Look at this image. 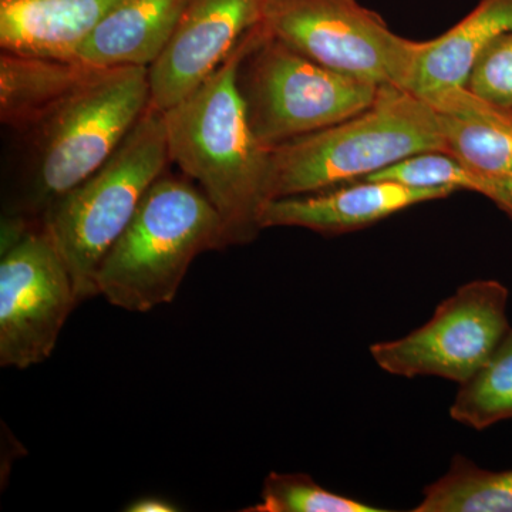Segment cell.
I'll return each mask as SVG.
<instances>
[{"label":"cell","mask_w":512,"mask_h":512,"mask_svg":"<svg viewBox=\"0 0 512 512\" xmlns=\"http://www.w3.org/2000/svg\"><path fill=\"white\" fill-rule=\"evenodd\" d=\"M150 106L148 67L106 70L32 130L3 187L2 220L42 222L50 208L106 163Z\"/></svg>","instance_id":"6da1fadb"},{"label":"cell","mask_w":512,"mask_h":512,"mask_svg":"<svg viewBox=\"0 0 512 512\" xmlns=\"http://www.w3.org/2000/svg\"><path fill=\"white\" fill-rule=\"evenodd\" d=\"M258 28L207 82L163 111L170 161L220 212L229 247L255 241L271 201L269 150L252 133L237 84L239 63Z\"/></svg>","instance_id":"7a4b0ae2"},{"label":"cell","mask_w":512,"mask_h":512,"mask_svg":"<svg viewBox=\"0 0 512 512\" xmlns=\"http://www.w3.org/2000/svg\"><path fill=\"white\" fill-rule=\"evenodd\" d=\"M229 247L214 204L188 177L164 173L97 271V292L116 308L150 312L171 303L194 259Z\"/></svg>","instance_id":"3957f363"},{"label":"cell","mask_w":512,"mask_h":512,"mask_svg":"<svg viewBox=\"0 0 512 512\" xmlns=\"http://www.w3.org/2000/svg\"><path fill=\"white\" fill-rule=\"evenodd\" d=\"M427 151L444 153L439 111L409 90L383 87L369 109L271 148L269 195L330 190Z\"/></svg>","instance_id":"277c9868"},{"label":"cell","mask_w":512,"mask_h":512,"mask_svg":"<svg viewBox=\"0 0 512 512\" xmlns=\"http://www.w3.org/2000/svg\"><path fill=\"white\" fill-rule=\"evenodd\" d=\"M170 163L163 111L148 106L109 160L43 218L80 302L99 295L96 276L101 261Z\"/></svg>","instance_id":"5b68a950"},{"label":"cell","mask_w":512,"mask_h":512,"mask_svg":"<svg viewBox=\"0 0 512 512\" xmlns=\"http://www.w3.org/2000/svg\"><path fill=\"white\" fill-rule=\"evenodd\" d=\"M237 84L252 133L268 150L369 109L383 90L309 59L264 23L239 63Z\"/></svg>","instance_id":"8992f818"},{"label":"cell","mask_w":512,"mask_h":512,"mask_svg":"<svg viewBox=\"0 0 512 512\" xmlns=\"http://www.w3.org/2000/svg\"><path fill=\"white\" fill-rule=\"evenodd\" d=\"M77 303L45 224L2 220L0 365L25 370L49 359Z\"/></svg>","instance_id":"52a82bcc"},{"label":"cell","mask_w":512,"mask_h":512,"mask_svg":"<svg viewBox=\"0 0 512 512\" xmlns=\"http://www.w3.org/2000/svg\"><path fill=\"white\" fill-rule=\"evenodd\" d=\"M264 25L286 45L335 72L409 90L420 42L396 35L356 0H271Z\"/></svg>","instance_id":"ba28073f"},{"label":"cell","mask_w":512,"mask_h":512,"mask_svg":"<svg viewBox=\"0 0 512 512\" xmlns=\"http://www.w3.org/2000/svg\"><path fill=\"white\" fill-rule=\"evenodd\" d=\"M508 301L510 291L500 281L467 282L437 305L429 322L403 338L375 343L370 355L389 375L440 377L461 386L511 329Z\"/></svg>","instance_id":"9c48e42d"},{"label":"cell","mask_w":512,"mask_h":512,"mask_svg":"<svg viewBox=\"0 0 512 512\" xmlns=\"http://www.w3.org/2000/svg\"><path fill=\"white\" fill-rule=\"evenodd\" d=\"M271 0H188L173 35L148 67L150 106L180 103L234 56L265 22Z\"/></svg>","instance_id":"30bf717a"},{"label":"cell","mask_w":512,"mask_h":512,"mask_svg":"<svg viewBox=\"0 0 512 512\" xmlns=\"http://www.w3.org/2000/svg\"><path fill=\"white\" fill-rule=\"evenodd\" d=\"M454 192L451 188H416L394 181L360 180L269 201L261 225L262 229L292 227L322 235L349 234L414 205L444 200Z\"/></svg>","instance_id":"8fae6325"},{"label":"cell","mask_w":512,"mask_h":512,"mask_svg":"<svg viewBox=\"0 0 512 512\" xmlns=\"http://www.w3.org/2000/svg\"><path fill=\"white\" fill-rule=\"evenodd\" d=\"M429 103L439 111L444 153L460 161L512 221V111L477 99L466 87Z\"/></svg>","instance_id":"7c38bea8"},{"label":"cell","mask_w":512,"mask_h":512,"mask_svg":"<svg viewBox=\"0 0 512 512\" xmlns=\"http://www.w3.org/2000/svg\"><path fill=\"white\" fill-rule=\"evenodd\" d=\"M123 0H0V50L74 59L101 20Z\"/></svg>","instance_id":"4fadbf2b"},{"label":"cell","mask_w":512,"mask_h":512,"mask_svg":"<svg viewBox=\"0 0 512 512\" xmlns=\"http://www.w3.org/2000/svg\"><path fill=\"white\" fill-rule=\"evenodd\" d=\"M109 69L77 59L0 55V121L15 136L32 130Z\"/></svg>","instance_id":"5bb4252c"},{"label":"cell","mask_w":512,"mask_h":512,"mask_svg":"<svg viewBox=\"0 0 512 512\" xmlns=\"http://www.w3.org/2000/svg\"><path fill=\"white\" fill-rule=\"evenodd\" d=\"M510 30L512 0H480L446 33L420 42L409 92L434 101L463 89L485 49Z\"/></svg>","instance_id":"9a60e30c"},{"label":"cell","mask_w":512,"mask_h":512,"mask_svg":"<svg viewBox=\"0 0 512 512\" xmlns=\"http://www.w3.org/2000/svg\"><path fill=\"white\" fill-rule=\"evenodd\" d=\"M188 0H123L101 20L74 59L100 67H150L161 55Z\"/></svg>","instance_id":"2e32d148"},{"label":"cell","mask_w":512,"mask_h":512,"mask_svg":"<svg viewBox=\"0 0 512 512\" xmlns=\"http://www.w3.org/2000/svg\"><path fill=\"white\" fill-rule=\"evenodd\" d=\"M414 512H512V470L491 471L466 456L427 485Z\"/></svg>","instance_id":"e0dca14e"},{"label":"cell","mask_w":512,"mask_h":512,"mask_svg":"<svg viewBox=\"0 0 512 512\" xmlns=\"http://www.w3.org/2000/svg\"><path fill=\"white\" fill-rule=\"evenodd\" d=\"M450 416L478 431L512 419V326L488 362L461 384Z\"/></svg>","instance_id":"ac0fdd59"},{"label":"cell","mask_w":512,"mask_h":512,"mask_svg":"<svg viewBox=\"0 0 512 512\" xmlns=\"http://www.w3.org/2000/svg\"><path fill=\"white\" fill-rule=\"evenodd\" d=\"M245 512H383L384 508L363 503L348 495L333 493L305 473L266 476L261 501Z\"/></svg>","instance_id":"d6986e66"},{"label":"cell","mask_w":512,"mask_h":512,"mask_svg":"<svg viewBox=\"0 0 512 512\" xmlns=\"http://www.w3.org/2000/svg\"><path fill=\"white\" fill-rule=\"evenodd\" d=\"M370 181H394L416 188H451L483 195L480 181L460 161L443 151L414 154L365 178Z\"/></svg>","instance_id":"ffe728a7"},{"label":"cell","mask_w":512,"mask_h":512,"mask_svg":"<svg viewBox=\"0 0 512 512\" xmlns=\"http://www.w3.org/2000/svg\"><path fill=\"white\" fill-rule=\"evenodd\" d=\"M466 89L491 106L512 110V30L485 49L468 76Z\"/></svg>","instance_id":"44dd1931"},{"label":"cell","mask_w":512,"mask_h":512,"mask_svg":"<svg viewBox=\"0 0 512 512\" xmlns=\"http://www.w3.org/2000/svg\"><path fill=\"white\" fill-rule=\"evenodd\" d=\"M128 512H174L178 511V508L174 504L168 503V501L161 500L157 497L140 498V500L134 501L133 504L128 505L126 510Z\"/></svg>","instance_id":"7402d4cb"},{"label":"cell","mask_w":512,"mask_h":512,"mask_svg":"<svg viewBox=\"0 0 512 512\" xmlns=\"http://www.w3.org/2000/svg\"><path fill=\"white\" fill-rule=\"evenodd\" d=\"M510 111H512V110H510Z\"/></svg>","instance_id":"603a6c76"}]
</instances>
